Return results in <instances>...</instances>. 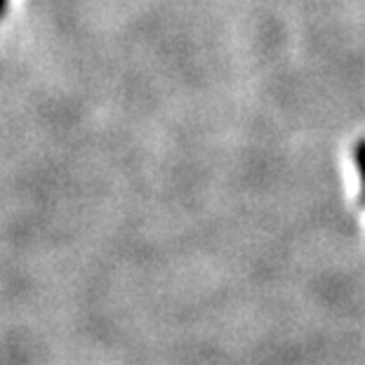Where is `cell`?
Segmentation results:
<instances>
[{
  "mask_svg": "<svg viewBox=\"0 0 365 365\" xmlns=\"http://www.w3.org/2000/svg\"><path fill=\"white\" fill-rule=\"evenodd\" d=\"M5 10H7V0H0V19L5 17Z\"/></svg>",
  "mask_w": 365,
  "mask_h": 365,
  "instance_id": "cell-2",
  "label": "cell"
},
{
  "mask_svg": "<svg viewBox=\"0 0 365 365\" xmlns=\"http://www.w3.org/2000/svg\"><path fill=\"white\" fill-rule=\"evenodd\" d=\"M354 160H356V170H359V205L365 207V139L356 142Z\"/></svg>",
  "mask_w": 365,
  "mask_h": 365,
  "instance_id": "cell-1",
  "label": "cell"
}]
</instances>
